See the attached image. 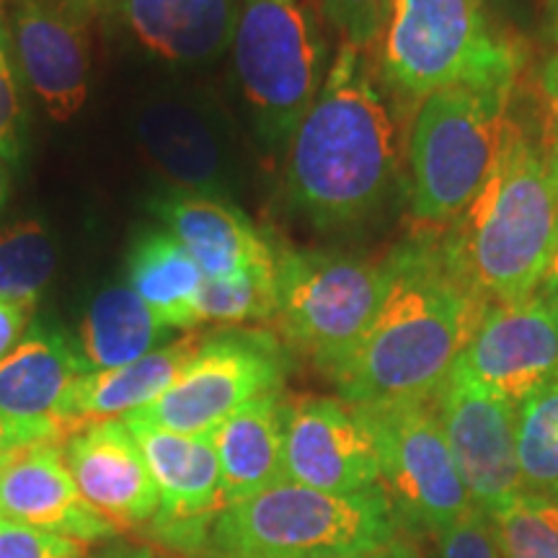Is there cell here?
<instances>
[{
    "mask_svg": "<svg viewBox=\"0 0 558 558\" xmlns=\"http://www.w3.org/2000/svg\"><path fill=\"white\" fill-rule=\"evenodd\" d=\"M437 541L439 558H501L492 520L481 509L439 530Z\"/></svg>",
    "mask_w": 558,
    "mask_h": 558,
    "instance_id": "obj_33",
    "label": "cell"
},
{
    "mask_svg": "<svg viewBox=\"0 0 558 558\" xmlns=\"http://www.w3.org/2000/svg\"><path fill=\"white\" fill-rule=\"evenodd\" d=\"M512 86H450L424 96L409 132L411 213L450 226L492 171Z\"/></svg>",
    "mask_w": 558,
    "mask_h": 558,
    "instance_id": "obj_7",
    "label": "cell"
},
{
    "mask_svg": "<svg viewBox=\"0 0 558 558\" xmlns=\"http://www.w3.org/2000/svg\"><path fill=\"white\" fill-rule=\"evenodd\" d=\"M5 199H9V177H5L3 163H0V209L5 207Z\"/></svg>",
    "mask_w": 558,
    "mask_h": 558,
    "instance_id": "obj_43",
    "label": "cell"
},
{
    "mask_svg": "<svg viewBox=\"0 0 558 558\" xmlns=\"http://www.w3.org/2000/svg\"><path fill=\"white\" fill-rule=\"evenodd\" d=\"M401 520L380 486L360 494H326L279 481L230 505L215 520V558H318L388 546Z\"/></svg>",
    "mask_w": 558,
    "mask_h": 558,
    "instance_id": "obj_4",
    "label": "cell"
},
{
    "mask_svg": "<svg viewBox=\"0 0 558 558\" xmlns=\"http://www.w3.org/2000/svg\"><path fill=\"white\" fill-rule=\"evenodd\" d=\"M439 427L448 439L458 476L481 512H494L522 494L518 465V407L456 365L432 399Z\"/></svg>",
    "mask_w": 558,
    "mask_h": 558,
    "instance_id": "obj_12",
    "label": "cell"
},
{
    "mask_svg": "<svg viewBox=\"0 0 558 558\" xmlns=\"http://www.w3.org/2000/svg\"><path fill=\"white\" fill-rule=\"evenodd\" d=\"M145 156L179 192L226 197L235 186V156L226 128L197 104L153 101L140 111Z\"/></svg>",
    "mask_w": 558,
    "mask_h": 558,
    "instance_id": "obj_18",
    "label": "cell"
},
{
    "mask_svg": "<svg viewBox=\"0 0 558 558\" xmlns=\"http://www.w3.org/2000/svg\"><path fill=\"white\" fill-rule=\"evenodd\" d=\"M88 369L78 344L37 326L0 360V411L16 418H58L68 388Z\"/></svg>",
    "mask_w": 558,
    "mask_h": 558,
    "instance_id": "obj_23",
    "label": "cell"
},
{
    "mask_svg": "<svg viewBox=\"0 0 558 558\" xmlns=\"http://www.w3.org/2000/svg\"><path fill=\"white\" fill-rule=\"evenodd\" d=\"M86 546L65 535L0 520V558H86Z\"/></svg>",
    "mask_w": 558,
    "mask_h": 558,
    "instance_id": "obj_32",
    "label": "cell"
},
{
    "mask_svg": "<svg viewBox=\"0 0 558 558\" xmlns=\"http://www.w3.org/2000/svg\"><path fill=\"white\" fill-rule=\"evenodd\" d=\"M535 295H541L543 303H546L548 308L556 313V318H558V246L554 251V256H550L546 271H543V277H541V282H538V290H535Z\"/></svg>",
    "mask_w": 558,
    "mask_h": 558,
    "instance_id": "obj_38",
    "label": "cell"
},
{
    "mask_svg": "<svg viewBox=\"0 0 558 558\" xmlns=\"http://www.w3.org/2000/svg\"><path fill=\"white\" fill-rule=\"evenodd\" d=\"M284 375L288 349L279 337L233 326L202 339L169 390L124 418L179 435H213L248 401L282 390Z\"/></svg>",
    "mask_w": 558,
    "mask_h": 558,
    "instance_id": "obj_9",
    "label": "cell"
},
{
    "mask_svg": "<svg viewBox=\"0 0 558 558\" xmlns=\"http://www.w3.org/2000/svg\"><path fill=\"white\" fill-rule=\"evenodd\" d=\"M386 267L378 316L331 375L357 409L435 399L492 305L450 259L442 233L401 243Z\"/></svg>",
    "mask_w": 558,
    "mask_h": 558,
    "instance_id": "obj_1",
    "label": "cell"
},
{
    "mask_svg": "<svg viewBox=\"0 0 558 558\" xmlns=\"http://www.w3.org/2000/svg\"><path fill=\"white\" fill-rule=\"evenodd\" d=\"M107 13L158 60L202 65L233 45L239 0H111Z\"/></svg>",
    "mask_w": 558,
    "mask_h": 558,
    "instance_id": "obj_20",
    "label": "cell"
},
{
    "mask_svg": "<svg viewBox=\"0 0 558 558\" xmlns=\"http://www.w3.org/2000/svg\"><path fill=\"white\" fill-rule=\"evenodd\" d=\"M558 39V37H556ZM546 96L550 101H556L558 104V52L554 54V60L548 62V68H546Z\"/></svg>",
    "mask_w": 558,
    "mask_h": 558,
    "instance_id": "obj_41",
    "label": "cell"
},
{
    "mask_svg": "<svg viewBox=\"0 0 558 558\" xmlns=\"http://www.w3.org/2000/svg\"><path fill=\"white\" fill-rule=\"evenodd\" d=\"M21 124H24V111H21V96L11 62L9 19L0 9V158H5L9 163H16L24 150Z\"/></svg>",
    "mask_w": 558,
    "mask_h": 558,
    "instance_id": "obj_30",
    "label": "cell"
},
{
    "mask_svg": "<svg viewBox=\"0 0 558 558\" xmlns=\"http://www.w3.org/2000/svg\"><path fill=\"white\" fill-rule=\"evenodd\" d=\"M522 494L558 501V375L518 403Z\"/></svg>",
    "mask_w": 558,
    "mask_h": 558,
    "instance_id": "obj_26",
    "label": "cell"
},
{
    "mask_svg": "<svg viewBox=\"0 0 558 558\" xmlns=\"http://www.w3.org/2000/svg\"><path fill=\"white\" fill-rule=\"evenodd\" d=\"M150 209L173 239L190 251L205 279L277 269L275 246L235 202L177 190L153 199Z\"/></svg>",
    "mask_w": 558,
    "mask_h": 558,
    "instance_id": "obj_19",
    "label": "cell"
},
{
    "mask_svg": "<svg viewBox=\"0 0 558 558\" xmlns=\"http://www.w3.org/2000/svg\"><path fill=\"white\" fill-rule=\"evenodd\" d=\"M169 333L135 290L114 284L101 290L83 316L78 349L90 369H111L156 352Z\"/></svg>",
    "mask_w": 558,
    "mask_h": 558,
    "instance_id": "obj_25",
    "label": "cell"
},
{
    "mask_svg": "<svg viewBox=\"0 0 558 558\" xmlns=\"http://www.w3.org/2000/svg\"><path fill=\"white\" fill-rule=\"evenodd\" d=\"M541 143H543V150H546L550 181H554L556 199H558V104L550 99H548V111H546V124H543V132H541Z\"/></svg>",
    "mask_w": 558,
    "mask_h": 558,
    "instance_id": "obj_36",
    "label": "cell"
},
{
    "mask_svg": "<svg viewBox=\"0 0 558 558\" xmlns=\"http://www.w3.org/2000/svg\"><path fill=\"white\" fill-rule=\"evenodd\" d=\"M197 324H259L277 313V269L230 279H205L197 292Z\"/></svg>",
    "mask_w": 558,
    "mask_h": 558,
    "instance_id": "obj_28",
    "label": "cell"
},
{
    "mask_svg": "<svg viewBox=\"0 0 558 558\" xmlns=\"http://www.w3.org/2000/svg\"><path fill=\"white\" fill-rule=\"evenodd\" d=\"M54 267L58 251L41 222L26 220L0 230V300L34 308L50 284Z\"/></svg>",
    "mask_w": 558,
    "mask_h": 558,
    "instance_id": "obj_27",
    "label": "cell"
},
{
    "mask_svg": "<svg viewBox=\"0 0 558 558\" xmlns=\"http://www.w3.org/2000/svg\"><path fill=\"white\" fill-rule=\"evenodd\" d=\"M388 292L386 262L337 251H277L275 324L284 347L298 349L326 375L360 344Z\"/></svg>",
    "mask_w": 558,
    "mask_h": 558,
    "instance_id": "obj_8",
    "label": "cell"
},
{
    "mask_svg": "<svg viewBox=\"0 0 558 558\" xmlns=\"http://www.w3.org/2000/svg\"><path fill=\"white\" fill-rule=\"evenodd\" d=\"M73 432L58 418H16L0 411V471L34 445L65 442Z\"/></svg>",
    "mask_w": 558,
    "mask_h": 558,
    "instance_id": "obj_34",
    "label": "cell"
},
{
    "mask_svg": "<svg viewBox=\"0 0 558 558\" xmlns=\"http://www.w3.org/2000/svg\"><path fill=\"white\" fill-rule=\"evenodd\" d=\"M86 558H158L153 554V548L140 546V543H130V541H111L96 554H90Z\"/></svg>",
    "mask_w": 558,
    "mask_h": 558,
    "instance_id": "obj_39",
    "label": "cell"
},
{
    "mask_svg": "<svg viewBox=\"0 0 558 558\" xmlns=\"http://www.w3.org/2000/svg\"><path fill=\"white\" fill-rule=\"evenodd\" d=\"M525 54L492 26L484 0H393L380 73L407 96L512 86Z\"/></svg>",
    "mask_w": 558,
    "mask_h": 558,
    "instance_id": "obj_5",
    "label": "cell"
},
{
    "mask_svg": "<svg viewBox=\"0 0 558 558\" xmlns=\"http://www.w3.org/2000/svg\"><path fill=\"white\" fill-rule=\"evenodd\" d=\"M442 241L488 303H512L538 290L558 246V199L541 137L530 135L512 109L492 171Z\"/></svg>",
    "mask_w": 558,
    "mask_h": 558,
    "instance_id": "obj_3",
    "label": "cell"
},
{
    "mask_svg": "<svg viewBox=\"0 0 558 558\" xmlns=\"http://www.w3.org/2000/svg\"><path fill=\"white\" fill-rule=\"evenodd\" d=\"M501 558H558V501L518 494L488 512Z\"/></svg>",
    "mask_w": 558,
    "mask_h": 558,
    "instance_id": "obj_29",
    "label": "cell"
},
{
    "mask_svg": "<svg viewBox=\"0 0 558 558\" xmlns=\"http://www.w3.org/2000/svg\"><path fill=\"white\" fill-rule=\"evenodd\" d=\"M32 305L0 300V360L19 347V341L32 320Z\"/></svg>",
    "mask_w": 558,
    "mask_h": 558,
    "instance_id": "obj_35",
    "label": "cell"
},
{
    "mask_svg": "<svg viewBox=\"0 0 558 558\" xmlns=\"http://www.w3.org/2000/svg\"><path fill=\"white\" fill-rule=\"evenodd\" d=\"M318 0H239L233 62L264 143H290L331 68Z\"/></svg>",
    "mask_w": 558,
    "mask_h": 558,
    "instance_id": "obj_6",
    "label": "cell"
},
{
    "mask_svg": "<svg viewBox=\"0 0 558 558\" xmlns=\"http://www.w3.org/2000/svg\"><path fill=\"white\" fill-rule=\"evenodd\" d=\"M320 13L344 37L347 45L367 50L386 26V9L380 0H318Z\"/></svg>",
    "mask_w": 558,
    "mask_h": 558,
    "instance_id": "obj_31",
    "label": "cell"
},
{
    "mask_svg": "<svg viewBox=\"0 0 558 558\" xmlns=\"http://www.w3.org/2000/svg\"><path fill=\"white\" fill-rule=\"evenodd\" d=\"M318 558H418L416 550L411 548L409 541L396 538L388 546L375 550H357V554H333V556H318Z\"/></svg>",
    "mask_w": 558,
    "mask_h": 558,
    "instance_id": "obj_37",
    "label": "cell"
},
{
    "mask_svg": "<svg viewBox=\"0 0 558 558\" xmlns=\"http://www.w3.org/2000/svg\"><path fill=\"white\" fill-rule=\"evenodd\" d=\"M458 365L509 403L558 375V318L541 295L492 303Z\"/></svg>",
    "mask_w": 558,
    "mask_h": 558,
    "instance_id": "obj_14",
    "label": "cell"
},
{
    "mask_svg": "<svg viewBox=\"0 0 558 558\" xmlns=\"http://www.w3.org/2000/svg\"><path fill=\"white\" fill-rule=\"evenodd\" d=\"M158 492V509L143 530L156 546L177 556L209 548L215 520L226 509L213 435H179L124 418Z\"/></svg>",
    "mask_w": 558,
    "mask_h": 558,
    "instance_id": "obj_11",
    "label": "cell"
},
{
    "mask_svg": "<svg viewBox=\"0 0 558 558\" xmlns=\"http://www.w3.org/2000/svg\"><path fill=\"white\" fill-rule=\"evenodd\" d=\"M0 520L65 535L86 548L120 535L114 522L83 499L62 458V442L34 445L0 471Z\"/></svg>",
    "mask_w": 558,
    "mask_h": 558,
    "instance_id": "obj_17",
    "label": "cell"
},
{
    "mask_svg": "<svg viewBox=\"0 0 558 558\" xmlns=\"http://www.w3.org/2000/svg\"><path fill=\"white\" fill-rule=\"evenodd\" d=\"M383 3V9H386V16L390 13V5H393V0H380Z\"/></svg>",
    "mask_w": 558,
    "mask_h": 558,
    "instance_id": "obj_44",
    "label": "cell"
},
{
    "mask_svg": "<svg viewBox=\"0 0 558 558\" xmlns=\"http://www.w3.org/2000/svg\"><path fill=\"white\" fill-rule=\"evenodd\" d=\"M284 478L326 494L380 486L378 452L357 411L324 396L288 399Z\"/></svg>",
    "mask_w": 558,
    "mask_h": 558,
    "instance_id": "obj_13",
    "label": "cell"
},
{
    "mask_svg": "<svg viewBox=\"0 0 558 558\" xmlns=\"http://www.w3.org/2000/svg\"><path fill=\"white\" fill-rule=\"evenodd\" d=\"M130 288L166 329H194L197 292L205 282L190 251L169 230H148L135 241L128 259Z\"/></svg>",
    "mask_w": 558,
    "mask_h": 558,
    "instance_id": "obj_24",
    "label": "cell"
},
{
    "mask_svg": "<svg viewBox=\"0 0 558 558\" xmlns=\"http://www.w3.org/2000/svg\"><path fill=\"white\" fill-rule=\"evenodd\" d=\"M543 5H546L550 32H554V37H558V0H543Z\"/></svg>",
    "mask_w": 558,
    "mask_h": 558,
    "instance_id": "obj_42",
    "label": "cell"
},
{
    "mask_svg": "<svg viewBox=\"0 0 558 558\" xmlns=\"http://www.w3.org/2000/svg\"><path fill=\"white\" fill-rule=\"evenodd\" d=\"M62 458L83 499L120 530H143L158 509V492L124 418L83 424L62 442Z\"/></svg>",
    "mask_w": 558,
    "mask_h": 558,
    "instance_id": "obj_16",
    "label": "cell"
},
{
    "mask_svg": "<svg viewBox=\"0 0 558 558\" xmlns=\"http://www.w3.org/2000/svg\"><path fill=\"white\" fill-rule=\"evenodd\" d=\"M54 3L62 5V9L78 13V16L94 21L99 13H107L111 0H54Z\"/></svg>",
    "mask_w": 558,
    "mask_h": 558,
    "instance_id": "obj_40",
    "label": "cell"
},
{
    "mask_svg": "<svg viewBox=\"0 0 558 558\" xmlns=\"http://www.w3.org/2000/svg\"><path fill=\"white\" fill-rule=\"evenodd\" d=\"M362 52L341 41L324 88L288 143L284 199L324 230L378 213L399 179V124Z\"/></svg>",
    "mask_w": 558,
    "mask_h": 558,
    "instance_id": "obj_2",
    "label": "cell"
},
{
    "mask_svg": "<svg viewBox=\"0 0 558 558\" xmlns=\"http://www.w3.org/2000/svg\"><path fill=\"white\" fill-rule=\"evenodd\" d=\"M352 409L373 435L380 488L396 518L437 535L478 509L458 476L432 401Z\"/></svg>",
    "mask_w": 558,
    "mask_h": 558,
    "instance_id": "obj_10",
    "label": "cell"
},
{
    "mask_svg": "<svg viewBox=\"0 0 558 558\" xmlns=\"http://www.w3.org/2000/svg\"><path fill=\"white\" fill-rule=\"evenodd\" d=\"M199 333H186L171 344L158 347L130 365L111 369H88L68 388L58 409V418L70 429L104 418H124L132 411L148 407L177 380L192 354L202 344Z\"/></svg>",
    "mask_w": 558,
    "mask_h": 558,
    "instance_id": "obj_21",
    "label": "cell"
},
{
    "mask_svg": "<svg viewBox=\"0 0 558 558\" xmlns=\"http://www.w3.org/2000/svg\"><path fill=\"white\" fill-rule=\"evenodd\" d=\"M9 32L34 94L52 120H70L88 96L90 21L54 0H13Z\"/></svg>",
    "mask_w": 558,
    "mask_h": 558,
    "instance_id": "obj_15",
    "label": "cell"
},
{
    "mask_svg": "<svg viewBox=\"0 0 558 558\" xmlns=\"http://www.w3.org/2000/svg\"><path fill=\"white\" fill-rule=\"evenodd\" d=\"M284 411L288 399L275 390L248 401L213 432L226 507L284 481Z\"/></svg>",
    "mask_w": 558,
    "mask_h": 558,
    "instance_id": "obj_22",
    "label": "cell"
}]
</instances>
